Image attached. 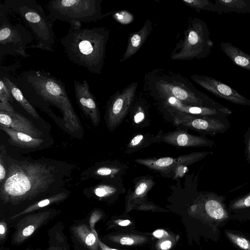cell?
<instances>
[{
  "instance_id": "obj_1",
  "label": "cell",
  "mask_w": 250,
  "mask_h": 250,
  "mask_svg": "<svg viewBox=\"0 0 250 250\" xmlns=\"http://www.w3.org/2000/svg\"><path fill=\"white\" fill-rule=\"evenodd\" d=\"M16 83L32 104L50 113L49 106L57 107L62 113L64 126L71 135L79 137L83 129L68 95L64 85L50 73L29 70L15 79Z\"/></svg>"
},
{
  "instance_id": "obj_2",
  "label": "cell",
  "mask_w": 250,
  "mask_h": 250,
  "mask_svg": "<svg viewBox=\"0 0 250 250\" xmlns=\"http://www.w3.org/2000/svg\"><path fill=\"white\" fill-rule=\"evenodd\" d=\"M7 174L0 186L5 200L33 197L49 189L56 180L55 166L39 162L13 159L5 154Z\"/></svg>"
},
{
  "instance_id": "obj_3",
  "label": "cell",
  "mask_w": 250,
  "mask_h": 250,
  "mask_svg": "<svg viewBox=\"0 0 250 250\" xmlns=\"http://www.w3.org/2000/svg\"><path fill=\"white\" fill-rule=\"evenodd\" d=\"M109 30L105 27L85 28L74 21L60 40L64 51L73 63L100 74L104 64Z\"/></svg>"
},
{
  "instance_id": "obj_4",
  "label": "cell",
  "mask_w": 250,
  "mask_h": 250,
  "mask_svg": "<svg viewBox=\"0 0 250 250\" xmlns=\"http://www.w3.org/2000/svg\"><path fill=\"white\" fill-rule=\"evenodd\" d=\"M152 95H170L188 105L225 109L226 107L196 89L186 78L179 74L154 72L148 79Z\"/></svg>"
},
{
  "instance_id": "obj_5",
  "label": "cell",
  "mask_w": 250,
  "mask_h": 250,
  "mask_svg": "<svg viewBox=\"0 0 250 250\" xmlns=\"http://www.w3.org/2000/svg\"><path fill=\"white\" fill-rule=\"evenodd\" d=\"M3 4L7 12L19 16L31 32L36 42L28 48L54 51L56 37L52 22L36 0H4Z\"/></svg>"
},
{
  "instance_id": "obj_6",
  "label": "cell",
  "mask_w": 250,
  "mask_h": 250,
  "mask_svg": "<svg viewBox=\"0 0 250 250\" xmlns=\"http://www.w3.org/2000/svg\"><path fill=\"white\" fill-rule=\"evenodd\" d=\"M214 43L207 23L198 18H191L184 31V37L177 42L171 54L172 60H192L208 57Z\"/></svg>"
},
{
  "instance_id": "obj_7",
  "label": "cell",
  "mask_w": 250,
  "mask_h": 250,
  "mask_svg": "<svg viewBox=\"0 0 250 250\" xmlns=\"http://www.w3.org/2000/svg\"><path fill=\"white\" fill-rule=\"evenodd\" d=\"M102 0H51L47 4L48 17L53 22L61 21L71 23L99 21L111 13L103 14Z\"/></svg>"
},
{
  "instance_id": "obj_8",
  "label": "cell",
  "mask_w": 250,
  "mask_h": 250,
  "mask_svg": "<svg viewBox=\"0 0 250 250\" xmlns=\"http://www.w3.org/2000/svg\"><path fill=\"white\" fill-rule=\"evenodd\" d=\"M2 3H0V60L7 55L28 58L26 49L33 41V37L20 23L13 24L7 17Z\"/></svg>"
},
{
  "instance_id": "obj_9",
  "label": "cell",
  "mask_w": 250,
  "mask_h": 250,
  "mask_svg": "<svg viewBox=\"0 0 250 250\" xmlns=\"http://www.w3.org/2000/svg\"><path fill=\"white\" fill-rule=\"evenodd\" d=\"M178 129L192 130L202 135L215 136L226 131L230 124L227 118L200 116L179 111L163 110Z\"/></svg>"
},
{
  "instance_id": "obj_10",
  "label": "cell",
  "mask_w": 250,
  "mask_h": 250,
  "mask_svg": "<svg viewBox=\"0 0 250 250\" xmlns=\"http://www.w3.org/2000/svg\"><path fill=\"white\" fill-rule=\"evenodd\" d=\"M138 83L133 82L117 91L107 103L105 120L109 131L116 128L126 115L136 91Z\"/></svg>"
},
{
  "instance_id": "obj_11",
  "label": "cell",
  "mask_w": 250,
  "mask_h": 250,
  "mask_svg": "<svg viewBox=\"0 0 250 250\" xmlns=\"http://www.w3.org/2000/svg\"><path fill=\"white\" fill-rule=\"evenodd\" d=\"M152 96L159 102L163 110L176 111L186 114L218 118H227L232 111L225 109L192 106L186 104L175 97L166 95L154 94Z\"/></svg>"
},
{
  "instance_id": "obj_12",
  "label": "cell",
  "mask_w": 250,
  "mask_h": 250,
  "mask_svg": "<svg viewBox=\"0 0 250 250\" xmlns=\"http://www.w3.org/2000/svg\"><path fill=\"white\" fill-rule=\"evenodd\" d=\"M191 79L215 96L233 104L250 106V100L224 83L211 77L193 74Z\"/></svg>"
},
{
  "instance_id": "obj_13",
  "label": "cell",
  "mask_w": 250,
  "mask_h": 250,
  "mask_svg": "<svg viewBox=\"0 0 250 250\" xmlns=\"http://www.w3.org/2000/svg\"><path fill=\"white\" fill-rule=\"evenodd\" d=\"M152 143L164 142L176 147H211L215 144L204 135L197 136L188 133L187 130L178 129L166 133L157 134L152 137Z\"/></svg>"
},
{
  "instance_id": "obj_14",
  "label": "cell",
  "mask_w": 250,
  "mask_h": 250,
  "mask_svg": "<svg viewBox=\"0 0 250 250\" xmlns=\"http://www.w3.org/2000/svg\"><path fill=\"white\" fill-rule=\"evenodd\" d=\"M74 89L77 104L84 115L97 126L101 121L97 102L86 80L74 81Z\"/></svg>"
},
{
  "instance_id": "obj_15",
  "label": "cell",
  "mask_w": 250,
  "mask_h": 250,
  "mask_svg": "<svg viewBox=\"0 0 250 250\" xmlns=\"http://www.w3.org/2000/svg\"><path fill=\"white\" fill-rule=\"evenodd\" d=\"M19 66L20 62H19L9 66H0V79L3 80L7 86L14 100L31 116L39 119L40 115L36 110L26 99L21 89L17 85L15 80V77L12 75H10L15 72Z\"/></svg>"
},
{
  "instance_id": "obj_16",
  "label": "cell",
  "mask_w": 250,
  "mask_h": 250,
  "mask_svg": "<svg viewBox=\"0 0 250 250\" xmlns=\"http://www.w3.org/2000/svg\"><path fill=\"white\" fill-rule=\"evenodd\" d=\"M0 126L12 128L35 138L42 139L43 137L42 132L30 120L15 111L0 110Z\"/></svg>"
},
{
  "instance_id": "obj_17",
  "label": "cell",
  "mask_w": 250,
  "mask_h": 250,
  "mask_svg": "<svg viewBox=\"0 0 250 250\" xmlns=\"http://www.w3.org/2000/svg\"><path fill=\"white\" fill-rule=\"evenodd\" d=\"M152 29V22L150 20H147L140 30L130 34L126 49L120 62L125 61L136 53L146 40Z\"/></svg>"
},
{
  "instance_id": "obj_18",
  "label": "cell",
  "mask_w": 250,
  "mask_h": 250,
  "mask_svg": "<svg viewBox=\"0 0 250 250\" xmlns=\"http://www.w3.org/2000/svg\"><path fill=\"white\" fill-rule=\"evenodd\" d=\"M204 200L205 210L209 217L217 221H222L228 218L224 196L209 193L205 196Z\"/></svg>"
},
{
  "instance_id": "obj_19",
  "label": "cell",
  "mask_w": 250,
  "mask_h": 250,
  "mask_svg": "<svg viewBox=\"0 0 250 250\" xmlns=\"http://www.w3.org/2000/svg\"><path fill=\"white\" fill-rule=\"evenodd\" d=\"M135 161L139 164L158 171L162 175L168 176L180 167L177 158L170 157L160 158L137 159Z\"/></svg>"
},
{
  "instance_id": "obj_20",
  "label": "cell",
  "mask_w": 250,
  "mask_h": 250,
  "mask_svg": "<svg viewBox=\"0 0 250 250\" xmlns=\"http://www.w3.org/2000/svg\"><path fill=\"white\" fill-rule=\"evenodd\" d=\"M9 137L8 142L13 146L25 149H35L44 143L42 139H37L12 128L0 126Z\"/></svg>"
},
{
  "instance_id": "obj_21",
  "label": "cell",
  "mask_w": 250,
  "mask_h": 250,
  "mask_svg": "<svg viewBox=\"0 0 250 250\" xmlns=\"http://www.w3.org/2000/svg\"><path fill=\"white\" fill-rule=\"evenodd\" d=\"M220 47L236 65L250 71V55L229 42H221Z\"/></svg>"
},
{
  "instance_id": "obj_22",
  "label": "cell",
  "mask_w": 250,
  "mask_h": 250,
  "mask_svg": "<svg viewBox=\"0 0 250 250\" xmlns=\"http://www.w3.org/2000/svg\"><path fill=\"white\" fill-rule=\"evenodd\" d=\"M127 167L118 162H106L93 170L92 176L99 179L119 178L123 174Z\"/></svg>"
},
{
  "instance_id": "obj_23",
  "label": "cell",
  "mask_w": 250,
  "mask_h": 250,
  "mask_svg": "<svg viewBox=\"0 0 250 250\" xmlns=\"http://www.w3.org/2000/svg\"><path fill=\"white\" fill-rule=\"evenodd\" d=\"M220 13L250 14V0H215Z\"/></svg>"
},
{
  "instance_id": "obj_24",
  "label": "cell",
  "mask_w": 250,
  "mask_h": 250,
  "mask_svg": "<svg viewBox=\"0 0 250 250\" xmlns=\"http://www.w3.org/2000/svg\"><path fill=\"white\" fill-rule=\"evenodd\" d=\"M227 238L240 250H250V239L239 231L227 229L224 231Z\"/></svg>"
},
{
  "instance_id": "obj_25",
  "label": "cell",
  "mask_w": 250,
  "mask_h": 250,
  "mask_svg": "<svg viewBox=\"0 0 250 250\" xmlns=\"http://www.w3.org/2000/svg\"><path fill=\"white\" fill-rule=\"evenodd\" d=\"M182 1L187 6L194 9L197 12L201 10L220 13L219 7L211 1L208 0H183Z\"/></svg>"
},
{
  "instance_id": "obj_26",
  "label": "cell",
  "mask_w": 250,
  "mask_h": 250,
  "mask_svg": "<svg viewBox=\"0 0 250 250\" xmlns=\"http://www.w3.org/2000/svg\"><path fill=\"white\" fill-rule=\"evenodd\" d=\"M152 137H150V135L148 136V135L142 134L136 135L128 144L126 152L127 153H132L140 149L144 146H146L152 143Z\"/></svg>"
},
{
  "instance_id": "obj_27",
  "label": "cell",
  "mask_w": 250,
  "mask_h": 250,
  "mask_svg": "<svg viewBox=\"0 0 250 250\" xmlns=\"http://www.w3.org/2000/svg\"><path fill=\"white\" fill-rule=\"evenodd\" d=\"M229 210L233 212L250 210V192L238 196L230 201Z\"/></svg>"
},
{
  "instance_id": "obj_28",
  "label": "cell",
  "mask_w": 250,
  "mask_h": 250,
  "mask_svg": "<svg viewBox=\"0 0 250 250\" xmlns=\"http://www.w3.org/2000/svg\"><path fill=\"white\" fill-rule=\"evenodd\" d=\"M154 182L150 178H143L138 181L135 186L134 195L137 197H142L153 186Z\"/></svg>"
},
{
  "instance_id": "obj_29",
  "label": "cell",
  "mask_w": 250,
  "mask_h": 250,
  "mask_svg": "<svg viewBox=\"0 0 250 250\" xmlns=\"http://www.w3.org/2000/svg\"><path fill=\"white\" fill-rule=\"evenodd\" d=\"M117 188L110 184H101L95 187L94 192L99 197H105L115 193L117 191Z\"/></svg>"
},
{
  "instance_id": "obj_30",
  "label": "cell",
  "mask_w": 250,
  "mask_h": 250,
  "mask_svg": "<svg viewBox=\"0 0 250 250\" xmlns=\"http://www.w3.org/2000/svg\"><path fill=\"white\" fill-rule=\"evenodd\" d=\"M7 174V170L5 162V154L3 155L0 151V186L5 181Z\"/></svg>"
},
{
  "instance_id": "obj_31",
  "label": "cell",
  "mask_w": 250,
  "mask_h": 250,
  "mask_svg": "<svg viewBox=\"0 0 250 250\" xmlns=\"http://www.w3.org/2000/svg\"><path fill=\"white\" fill-rule=\"evenodd\" d=\"M245 156L247 163L250 165V126L244 135Z\"/></svg>"
},
{
  "instance_id": "obj_32",
  "label": "cell",
  "mask_w": 250,
  "mask_h": 250,
  "mask_svg": "<svg viewBox=\"0 0 250 250\" xmlns=\"http://www.w3.org/2000/svg\"><path fill=\"white\" fill-rule=\"evenodd\" d=\"M0 110L10 112L15 111L9 100L1 94H0Z\"/></svg>"
},
{
  "instance_id": "obj_33",
  "label": "cell",
  "mask_w": 250,
  "mask_h": 250,
  "mask_svg": "<svg viewBox=\"0 0 250 250\" xmlns=\"http://www.w3.org/2000/svg\"><path fill=\"white\" fill-rule=\"evenodd\" d=\"M0 94L4 95L10 102L15 101L7 86L1 79H0Z\"/></svg>"
},
{
  "instance_id": "obj_34",
  "label": "cell",
  "mask_w": 250,
  "mask_h": 250,
  "mask_svg": "<svg viewBox=\"0 0 250 250\" xmlns=\"http://www.w3.org/2000/svg\"><path fill=\"white\" fill-rule=\"evenodd\" d=\"M144 118V112L142 110H139L134 116V122L136 124H138L142 122Z\"/></svg>"
},
{
  "instance_id": "obj_35",
  "label": "cell",
  "mask_w": 250,
  "mask_h": 250,
  "mask_svg": "<svg viewBox=\"0 0 250 250\" xmlns=\"http://www.w3.org/2000/svg\"><path fill=\"white\" fill-rule=\"evenodd\" d=\"M96 241V237L93 233H89L86 237L85 243L88 246H92Z\"/></svg>"
},
{
  "instance_id": "obj_36",
  "label": "cell",
  "mask_w": 250,
  "mask_h": 250,
  "mask_svg": "<svg viewBox=\"0 0 250 250\" xmlns=\"http://www.w3.org/2000/svg\"><path fill=\"white\" fill-rule=\"evenodd\" d=\"M34 227L33 226H29L25 228L22 231V234L24 236H28L32 234L34 231Z\"/></svg>"
},
{
  "instance_id": "obj_37",
  "label": "cell",
  "mask_w": 250,
  "mask_h": 250,
  "mask_svg": "<svg viewBox=\"0 0 250 250\" xmlns=\"http://www.w3.org/2000/svg\"><path fill=\"white\" fill-rule=\"evenodd\" d=\"M120 243L122 245H131L133 244L134 241L133 239L129 237H123L120 240Z\"/></svg>"
},
{
  "instance_id": "obj_38",
  "label": "cell",
  "mask_w": 250,
  "mask_h": 250,
  "mask_svg": "<svg viewBox=\"0 0 250 250\" xmlns=\"http://www.w3.org/2000/svg\"><path fill=\"white\" fill-rule=\"evenodd\" d=\"M171 245V243L169 241H166L163 242L161 245V248L162 250H167L169 249Z\"/></svg>"
},
{
  "instance_id": "obj_39",
  "label": "cell",
  "mask_w": 250,
  "mask_h": 250,
  "mask_svg": "<svg viewBox=\"0 0 250 250\" xmlns=\"http://www.w3.org/2000/svg\"><path fill=\"white\" fill-rule=\"evenodd\" d=\"M163 234L164 232L162 230H157L153 233V235L156 237H161Z\"/></svg>"
},
{
  "instance_id": "obj_40",
  "label": "cell",
  "mask_w": 250,
  "mask_h": 250,
  "mask_svg": "<svg viewBox=\"0 0 250 250\" xmlns=\"http://www.w3.org/2000/svg\"><path fill=\"white\" fill-rule=\"evenodd\" d=\"M130 221L128 220H126L119 223V224L122 226H125L128 225Z\"/></svg>"
},
{
  "instance_id": "obj_41",
  "label": "cell",
  "mask_w": 250,
  "mask_h": 250,
  "mask_svg": "<svg viewBox=\"0 0 250 250\" xmlns=\"http://www.w3.org/2000/svg\"><path fill=\"white\" fill-rule=\"evenodd\" d=\"M4 231H5V229H4V227L2 225H0V233L1 234H3L4 232Z\"/></svg>"
},
{
  "instance_id": "obj_42",
  "label": "cell",
  "mask_w": 250,
  "mask_h": 250,
  "mask_svg": "<svg viewBox=\"0 0 250 250\" xmlns=\"http://www.w3.org/2000/svg\"><path fill=\"white\" fill-rule=\"evenodd\" d=\"M115 250V249H112V250Z\"/></svg>"
}]
</instances>
